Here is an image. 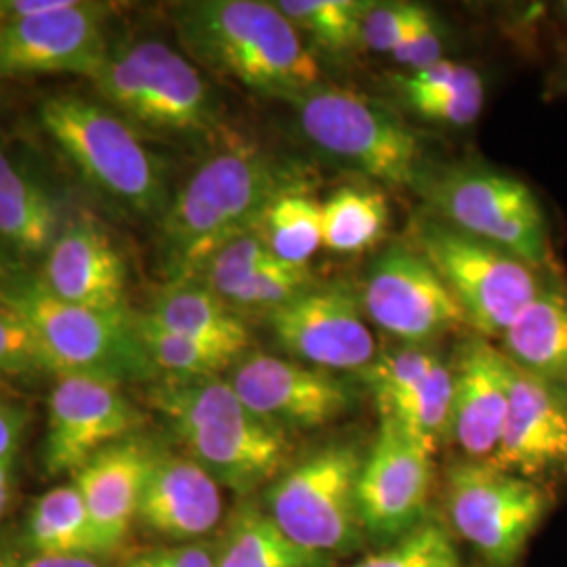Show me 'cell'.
<instances>
[{"label": "cell", "mask_w": 567, "mask_h": 567, "mask_svg": "<svg viewBox=\"0 0 567 567\" xmlns=\"http://www.w3.org/2000/svg\"><path fill=\"white\" fill-rule=\"evenodd\" d=\"M135 328L142 339L143 349L161 377L177 379H200L219 377L238 362L224 349L200 343L196 339L183 337L168 328L154 322L145 311L135 313Z\"/></svg>", "instance_id": "obj_33"}, {"label": "cell", "mask_w": 567, "mask_h": 567, "mask_svg": "<svg viewBox=\"0 0 567 567\" xmlns=\"http://www.w3.org/2000/svg\"><path fill=\"white\" fill-rule=\"evenodd\" d=\"M301 182H309L303 171L255 145L236 143L210 156L158 221L166 284L194 282L219 248L257 229L267 204L284 187Z\"/></svg>", "instance_id": "obj_1"}, {"label": "cell", "mask_w": 567, "mask_h": 567, "mask_svg": "<svg viewBox=\"0 0 567 567\" xmlns=\"http://www.w3.org/2000/svg\"><path fill=\"white\" fill-rule=\"evenodd\" d=\"M274 259L276 255L267 248L261 236L257 231H250L219 248L204 264L194 282L204 284L225 301L238 286H243L250 276H255Z\"/></svg>", "instance_id": "obj_36"}, {"label": "cell", "mask_w": 567, "mask_h": 567, "mask_svg": "<svg viewBox=\"0 0 567 567\" xmlns=\"http://www.w3.org/2000/svg\"><path fill=\"white\" fill-rule=\"evenodd\" d=\"M360 297L365 318L410 347L468 326L440 274L410 244L386 246L370 265Z\"/></svg>", "instance_id": "obj_13"}, {"label": "cell", "mask_w": 567, "mask_h": 567, "mask_svg": "<svg viewBox=\"0 0 567 567\" xmlns=\"http://www.w3.org/2000/svg\"><path fill=\"white\" fill-rule=\"evenodd\" d=\"M70 0H0V25L32 20L63 9Z\"/></svg>", "instance_id": "obj_43"}, {"label": "cell", "mask_w": 567, "mask_h": 567, "mask_svg": "<svg viewBox=\"0 0 567 567\" xmlns=\"http://www.w3.org/2000/svg\"><path fill=\"white\" fill-rule=\"evenodd\" d=\"M143 414L122 385L95 377H61L49 398L42 446L47 473H76L103 447L135 435Z\"/></svg>", "instance_id": "obj_16"}, {"label": "cell", "mask_w": 567, "mask_h": 567, "mask_svg": "<svg viewBox=\"0 0 567 567\" xmlns=\"http://www.w3.org/2000/svg\"><path fill=\"white\" fill-rule=\"evenodd\" d=\"M305 137L324 156L393 187L425 177V140L402 116L364 95L320 82L290 100Z\"/></svg>", "instance_id": "obj_8"}, {"label": "cell", "mask_w": 567, "mask_h": 567, "mask_svg": "<svg viewBox=\"0 0 567 567\" xmlns=\"http://www.w3.org/2000/svg\"><path fill=\"white\" fill-rule=\"evenodd\" d=\"M303 39L328 55H344L362 47L368 0H278L274 2Z\"/></svg>", "instance_id": "obj_32"}, {"label": "cell", "mask_w": 567, "mask_h": 567, "mask_svg": "<svg viewBox=\"0 0 567 567\" xmlns=\"http://www.w3.org/2000/svg\"><path fill=\"white\" fill-rule=\"evenodd\" d=\"M173 23L189 58L257 95L290 102L324 82L313 49L274 2H179Z\"/></svg>", "instance_id": "obj_3"}, {"label": "cell", "mask_w": 567, "mask_h": 567, "mask_svg": "<svg viewBox=\"0 0 567 567\" xmlns=\"http://www.w3.org/2000/svg\"><path fill=\"white\" fill-rule=\"evenodd\" d=\"M507 423L492 465L547 484L567 473V393L511 364Z\"/></svg>", "instance_id": "obj_20"}, {"label": "cell", "mask_w": 567, "mask_h": 567, "mask_svg": "<svg viewBox=\"0 0 567 567\" xmlns=\"http://www.w3.org/2000/svg\"><path fill=\"white\" fill-rule=\"evenodd\" d=\"M318 280L313 278L309 265L286 264L276 257L243 286H238L225 299V303L234 307L240 316L243 311H264L267 316L303 295Z\"/></svg>", "instance_id": "obj_35"}, {"label": "cell", "mask_w": 567, "mask_h": 567, "mask_svg": "<svg viewBox=\"0 0 567 567\" xmlns=\"http://www.w3.org/2000/svg\"><path fill=\"white\" fill-rule=\"evenodd\" d=\"M44 286L68 303L121 313L126 307V265L100 221L86 213L70 217L41 267Z\"/></svg>", "instance_id": "obj_21"}, {"label": "cell", "mask_w": 567, "mask_h": 567, "mask_svg": "<svg viewBox=\"0 0 567 567\" xmlns=\"http://www.w3.org/2000/svg\"><path fill=\"white\" fill-rule=\"evenodd\" d=\"M154 322L243 358L250 344L243 316L200 282L166 284L145 311Z\"/></svg>", "instance_id": "obj_26"}, {"label": "cell", "mask_w": 567, "mask_h": 567, "mask_svg": "<svg viewBox=\"0 0 567 567\" xmlns=\"http://www.w3.org/2000/svg\"><path fill=\"white\" fill-rule=\"evenodd\" d=\"M224 487L185 452L154 447L137 522L145 532L182 545L198 543L224 524Z\"/></svg>", "instance_id": "obj_19"}, {"label": "cell", "mask_w": 567, "mask_h": 567, "mask_svg": "<svg viewBox=\"0 0 567 567\" xmlns=\"http://www.w3.org/2000/svg\"><path fill=\"white\" fill-rule=\"evenodd\" d=\"M450 442L471 461H487L503 437L511 398L505 353L480 334L468 337L452 365Z\"/></svg>", "instance_id": "obj_22"}, {"label": "cell", "mask_w": 567, "mask_h": 567, "mask_svg": "<svg viewBox=\"0 0 567 567\" xmlns=\"http://www.w3.org/2000/svg\"><path fill=\"white\" fill-rule=\"evenodd\" d=\"M131 124L200 137L219 128V103L194 61L166 42L145 39L107 49L89 79Z\"/></svg>", "instance_id": "obj_7"}, {"label": "cell", "mask_w": 567, "mask_h": 567, "mask_svg": "<svg viewBox=\"0 0 567 567\" xmlns=\"http://www.w3.org/2000/svg\"><path fill=\"white\" fill-rule=\"evenodd\" d=\"M365 452L358 442H332L292 461L269 486V517L299 547L330 559L364 548L358 484Z\"/></svg>", "instance_id": "obj_9"}, {"label": "cell", "mask_w": 567, "mask_h": 567, "mask_svg": "<svg viewBox=\"0 0 567 567\" xmlns=\"http://www.w3.org/2000/svg\"><path fill=\"white\" fill-rule=\"evenodd\" d=\"M444 49H446V41H444L442 23L429 7H423L412 32L391 58L408 72H416L437 61L446 60Z\"/></svg>", "instance_id": "obj_39"}, {"label": "cell", "mask_w": 567, "mask_h": 567, "mask_svg": "<svg viewBox=\"0 0 567 567\" xmlns=\"http://www.w3.org/2000/svg\"><path fill=\"white\" fill-rule=\"evenodd\" d=\"M433 484V452L395 421L381 419L358 484L365 538L389 545L421 526L429 517Z\"/></svg>", "instance_id": "obj_15"}, {"label": "cell", "mask_w": 567, "mask_h": 567, "mask_svg": "<svg viewBox=\"0 0 567 567\" xmlns=\"http://www.w3.org/2000/svg\"><path fill=\"white\" fill-rule=\"evenodd\" d=\"M13 463L16 461L0 463V519L4 517L13 496Z\"/></svg>", "instance_id": "obj_44"}, {"label": "cell", "mask_w": 567, "mask_h": 567, "mask_svg": "<svg viewBox=\"0 0 567 567\" xmlns=\"http://www.w3.org/2000/svg\"><path fill=\"white\" fill-rule=\"evenodd\" d=\"M255 231L278 259L309 265L318 248L324 246L322 203L309 194L307 182L292 183L267 204Z\"/></svg>", "instance_id": "obj_30"}, {"label": "cell", "mask_w": 567, "mask_h": 567, "mask_svg": "<svg viewBox=\"0 0 567 567\" xmlns=\"http://www.w3.org/2000/svg\"><path fill=\"white\" fill-rule=\"evenodd\" d=\"M389 206L372 187L344 185L322 203V238L332 252L355 255L381 243L385 236Z\"/></svg>", "instance_id": "obj_31"}, {"label": "cell", "mask_w": 567, "mask_h": 567, "mask_svg": "<svg viewBox=\"0 0 567 567\" xmlns=\"http://www.w3.org/2000/svg\"><path fill=\"white\" fill-rule=\"evenodd\" d=\"M49 374L41 344L25 318L0 301V377Z\"/></svg>", "instance_id": "obj_37"}, {"label": "cell", "mask_w": 567, "mask_h": 567, "mask_svg": "<svg viewBox=\"0 0 567 567\" xmlns=\"http://www.w3.org/2000/svg\"><path fill=\"white\" fill-rule=\"evenodd\" d=\"M147 402L183 452L240 498L269 486L295 461L292 435L255 414L221 377H161Z\"/></svg>", "instance_id": "obj_2"}, {"label": "cell", "mask_w": 567, "mask_h": 567, "mask_svg": "<svg viewBox=\"0 0 567 567\" xmlns=\"http://www.w3.org/2000/svg\"><path fill=\"white\" fill-rule=\"evenodd\" d=\"M290 360L337 374H360L379 355L362 297L343 280L316 282L265 316Z\"/></svg>", "instance_id": "obj_12"}, {"label": "cell", "mask_w": 567, "mask_h": 567, "mask_svg": "<svg viewBox=\"0 0 567 567\" xmlns=\"http://www.w3.org/2000/svg\"><path fill=\"white\" fill-rule=\"evenodd\" d=\"M458 555L447 524L426 517L402 538L368 553L351 567H456Z\"/></svg>", "instance_id": "obj_34"}, {"label": "cell", "mask_w": 567, "mask_h": 567, "mask_svg": "<svg viewBox=\"0 0 567 567\" xmlns=\"http://www.w3.org/2000/svg\"><path fill=\"white\" fill-rule=\"evenodd\" d=\"M25 429V412L20 405L0 400V463L16 461Z\"/></svg>", "instance_id": "obj_42"}, {"label": "cell", "mask_w": 567, "mask_h": 567, "mask_svg": "<svg viewBox=\"0 0 567 567\" xmlns=\"http://www.w3.org/2000/svg\"><path fill=\"white\" fill-rule=\"evenodd\" d=\"M498 349L529 377L567 393V282L557 267L505 330Z\"/></svg>", "instance_id": "obj_24"}, {"label": "cell", "mask_w": 567, "mask_h": 567, "mask_svg": "<svg viewBox=\"0 0 567 567\" xmlns=\"http://www.w3.org/2000/svg\"><path fill=\"white\" fill-rule=\"evenodd\" d=\"M41 122L93 189L124 210L161 221L173 198L166 171L131 122L118 112L70 95L42 103Z\"/></svg>", "instance_id": "obj_5"}, {"label": "cell", "mask_w": 567, "mask_h": 567, "mask_svg": "<svg viewBox=\"0 0 567 567\" xmlns=\"http://www.w3.org/2000/svg\"><path fill=\"white\" fill-rule=\"evenodd\" d=\"M124 567H217L213 543H182L147 548L133 555Z\"/></svg>", "instance_id": "obj_40"}, {"label": "cell", "mask_w": 567, "mask_h": 567, "mask_svg": "<svg viewBox=\"0 0 567 567\" xmlns=\"http://www.w3.org/2000/svg\"><path fill=\"white\" fill-rule=\"evenodd\" d=\"M0 567H105L97 557L51 555L34 548L0 545Z\"/></svg>", "instance_id": "obj_41"}, {"label": "cell", "mask_w": 567, "mask_h": 567, "mask_svg": "<svg viewBox=\"0 0 567 567\" xmlns=\"http://www.w3.org/2000/svg\"><path fill=\"white\" fill-rule=\"evenodd\" d=\"M154 447L152 440L135 433L103 447L74 473L103 557L122 548L137 522Z\"/></svg>", "instance_id": "obj_23"}, {"label": "cell", "mask_w": 567, "mask_h": 567, "mask_svg": "<svg viewBox=\"0 0 567 567\" xmlns=\"http://www.w3.org/2000/svg\"><path fill=\"white\" fill-rule=\"evenodd\" d=\"M447 527L489 567H517L529 540L555 505L543 482L508 473L489 461L447 466Z\"/></svg>", "instance_id": "obj_11"}, {"label": "cell", "mask_w": 567, "mask_h": 567, "mask_svg": "<svg viewBox=\"0 0 567 567\" xmlns=\"http://www.w3.org/2000/svg\"><path fill=\"white\" fill-rule=\"evenodd\" d=\"M381 419H391L429 452L450 442L452 365L426 347L402 344L383 351L358 374Z\"/></svg>", "instance_id": "obj_18"}, {"label": "cell", "mask_w": 567, "mask_h": 567, "mask_svg": "<svg viewBox=\"0 0 567 567\" xmlns=\"http://www.w3.org/2000/svg\"><path fill=\"white\" fill-rule=\"evenodd\" d=\"M423 4L416 2H372L362 21V47L393 55L419 20Z\"/></svg>", "instance_id": "obj_38"}, {"label": "cell", "mask_w": 567, "mask_h": 567, "mask_svg": "<svg viewBox=\"0 0 567 567\" xmlns=\"http://www.w3.org/2000/svg\"><path fill=\"white\" fill-rule=\"evenodd\" d=\"M63 224L49 185L0 147V243L23 257H44Z\"/></svg>", "instance_id": "obj_25"}, {"label": "cell", "mask_w": 567, "mask_h": 567, "mask_svg": "<svg viewBox=\"0 0 567 567\" xmlns=\"http://www.w3.org/2000/svg\"><path fill=\"white\" fill-rule=\"evenodd\" d=\"M564 7H566V11H567V2H566V4H564Z\"/></svg>", "instance_id": "obj_45"}, {"label": "cell", "mask_w": 567, "mask_h": 567, "mask_svg": "<svg viewBox=\"0 0 567 567\" xmlns=\"http://www.w3.org/2000/svg\"><path fill=\"white\" fill-rule=\"evenodd\" d=\"M408 244L433 265L461 305L466 324L484 339L505 334L553 269H538L498 246L471 238L429 208H421L410 221Z\"/></svg>", "instance_id": "obj_6"}, {"label": "cell", "mask_w": 567, "mask_h": 567, "mask_svg": "<svg viewBox=\"0 0 567 567\" xmlns=\"http://www.w3.org/2000/svg\"><path fill=\"white\" fill-rule=\"evenodd\" d=\"M112 2L70 0L63 9L0 25V79L81 74L91 79L107 53Z\"/></svg>", "instance_id": "obj_17"}, {"label": "cell", "mask_w": 567, "mask_h": 567, "mask_svg": "<svg viewBox=\"0 0 567 567\" xmlns=\"http://www.w3.org/2000/svg\"><path fill=\"white\" fill-rule=\"evenodd\" d=\"M0 301L13 307L34 330L49 374L95 377L124 383L161 379L147 358L133 311H97L55 297L39 274L0 264Z\"/></svg>", "instance_id": "obj_4"}, {"label": "cell", "mask_w": 567, "mask_h": 567, "mask_svg": "<svg viewBox=\"0 0 567 567\" xmlns=\"http://www.w3.org/2000/svg\"><path fill=\"white\" fill-rule=\"evenodd\" d=\"M393 86L419 118L450 126H471L482 116L486 86L477 70L442 60L416 72L395 74Z\"/></svg>", "instance_id": "obj_28"}, {"label": "cell", "mask_w": 567, "mask_h": 567, "mask_svg": "<svg viewBox=\"0 0 567 567\" xmlns=\"http://www.w3.org/2000/svg\"><path fill=\"white\" fill-rule=\"evenodd\" d=\"M217 567H334V559L292 543L264 505L243 498L213 543Z\"/></svg>", "instance_id": "obj_27"}, {"label": "cell", "mask_w": 567, "mask_h": 567, "mask_svg": "<svg viewBox=\"0 0 567 567\" xmlns=\"http://www.w3.org/2000/svg\"><path fill=\"white\" fill-rule=\"evenodd\" d=\"M227 381L255 414L290 435L341 421L360 400L341 374L264 351H246Z\"/></svg>", "instance_id": "obj_14"}, {"label": "cell", "mask_w": 567, "mask_h": 567, "mask_svg": "<svg viewBox=\"0 0 567 567\" xmlns=\"http://www.w3.org/2000/svg\"><path fill=\"white\" fill-rule=\"evenodd\" d=\"M426 208L466 236L538 269L555 267L547 217L526 183L482 163L429 166L414 187Z\"/></svg>", "instance_id": "obj_10"}, {"label": "cell", "mask_w": 567, "mask_h": 567, "mask_svg": "<svg viewBox=\"0 0 567 567\" xmlns=\"http://www.w3.org/2000/svg\"><path fill=\"white\" fill-rule=\"evenodd\" d=\"M20 545L51 555L103 557L91 515L74 484L51 487L34 501Z\"/></svg>", "instance_id": "obj_29"}]
</instances>
